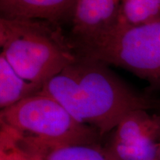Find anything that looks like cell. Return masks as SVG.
Listing matches in <instances>:
<instances>
[{
	"instance_id": "cell-9",
	"label": "cell",
	"mask_w": 160,
	"mask_h": 160,
	"mask_svg": "<svg viewBox=\"0 0 160 160\" xmlns=\"http://www.w3.org/2000/svg\"><path fill=\"white\" fill-rule=\"evenodd\" d=\"M0 160H44L42 151L22 133L0 122Z\"/></svg>"
},
{
	"instance_id": "cell-12",
	"label": "cell",
	"mask_w": 160,
	"mask_h": 160,
	"mask_svg": "<svg viewBox=\"0 0 160 160\" xmlns=\"http://www.w3.org/2000/svg\"><path fill=\"white\" fill-rule=\"evenodd\" d=\"M156 108H157V110H158L157 114L159 116V117L160 118V102H158V104H157V107H156Z\"/></svg>"
},
{
	"instance_id": "cell-1",
	"label": "cell",
	"mask_w": 160,
	"mask_h": 160,
	"mask_svg": "<svg viewBox=\"0 0 160 160\" xmlns=\"http://www.w3.org/2000/svg\"><path fill=\"white\" fill-rule=\"evenodd\" d=\"M39 93L53 98L79 122L102 137L130 112L156 108L158 102L136 91L99 60L78 54L74 62L44 85Z\"/></svg>"
},
{
	"instance_id": "cell-7",
	"label": "cell",
	"mask_w": 160,
	"mask_h": 160,
	"mask_svg": "<svg viewBox=\"0 0 160 160\" xmlns=\"http://www.w3.org/2000/svg\"><path fill=\"white\" fill-rule=\"evenodd\" d=\"M78 0H0L1 17L46 20L62 25L73 21Z\"/></svg>"
},
{
	"instance_id": "cell-5",
	"label": "cell",
	"mask_w": 160,
	"mask_h": 160,
	"mask_svg": "<svg viewBox=\"0 0 160 160\" xmlns=\"http://www.w3.org/2000/svg\"><path fill=\"white\" fill-rule=\"evenodd\" d=\"M101 145L110 160H156L160 142V119L148 110L130 112Z\"/></svg>"
},
{
	"instance_id": "cell-6",
	"label": "cell",
	"mask_w": 160,
	"mask_h": 160,
	"mask_svg": "<svg viewBox=\"0 0 160 160\" xmlns=\"http://www.w3.org/2000/svg\"><path fill=\"white\" fill-rule=\"evenodd\" d=\"M121 0H78L70 39L85 42L105 34L117 25Z\"/></svg>"
},
{
	"instance_id": "cell-4",
	"label": "cell",
	"mask_w": 160,
	"mask_h": 160,
	"mask_svg": "<svg viewBox=\"0 0 160 160\" xmlns=\"http://www.w3.org/2000/svg\"><path fill=\"white\" fill-rule=\"evenodd\" d=\"M0 122L48 148L101 145V135L79 122L57 100L39 93L1 110Z\"/></svg>"
},
{
	"instance_id": "cell-3",
	"label": "cell",
	"mask_w": 160,
	"mask_h": 160,
	"mask_svg": "<svg viewBox=\"0 0 160 160\" xmlns=\"http://www.w3.org/2000/svg\"><path fill=\"white\" fill-rule=\"evenodd\" d=\"M73 45L79 55L122 68L160 90V20L139 26L117 25L105 34Z\"/></svg>"
},
{
	"instance_id": "cell-10",
	"label": "cell",
	"mask_w": 160,
	"mask_h": 160,
	"mask_svg": "<svg viewBox=\"0 0 160 160\" xmlns=\"http://www.w3.org/2000/svg\"><path fill=\"white\" fill-rule=\"evenodd\" d=\"M160 20V0H121L117 25L139 26Z\"/></svg>"
},
{
	"instance_id": "cell-8",
	"label": "cell",
	"mask_w": 160,
	"mask_h": 160,
	"mask_svg": "<svg viewBox=\"0 0 160 160\" xmlns=\"http://www.w3.org/2000/svg\"><path fill=\"white\" fill-rule=\"evenodd\" d=\"M42 86L27 81L18 74L2 54H0V108L11 107L39 93Z\"/></svg>"
},
{
	"instance_id": "cell-11",
	"label": "cell",
	"mask_w": 160,
	"mask_h": 160,
	"mask_svg": "<svg viewBox=\"0 0 160 160\" xmlns=\"http://www.w3.org/2000/svg\"><path fill=\"white\" fill-rule=\"evenodd\" d=\"M44 160H110L101 145H65L42 149Z\"/></svg>"
},
{
	"instance_id": "cell-2",
	"label": "cell",
	"mask_w": 160,
	"mask_h": 160,
	"mask_svg": "<svg viewBox=\"0 0 160 160\" xmlns=\"http://www.w3.org/2000/svg\"><path fill=\"white\" fill-rule=\"evenodd\" d=\"M0 46L20 77L42 88L78 58L62 25L46 20L1 17Z\"/></svg>"
},
{
	"instance_id": "cell-13",
	"label": "cell",
	"mask_w": 160,
	"mask_h": 160,
	"mask_svg": "<svg viewBox=\"0 0 160 160\" xmlns=\"http://www.w3.org/2000/svg\"><path fill=\"white\" fill-rule=\"evenodd\" d=\"M156 160H160V142H159V149H158L157 157V159H156Z\"/></svg>"
}]
</instances>
